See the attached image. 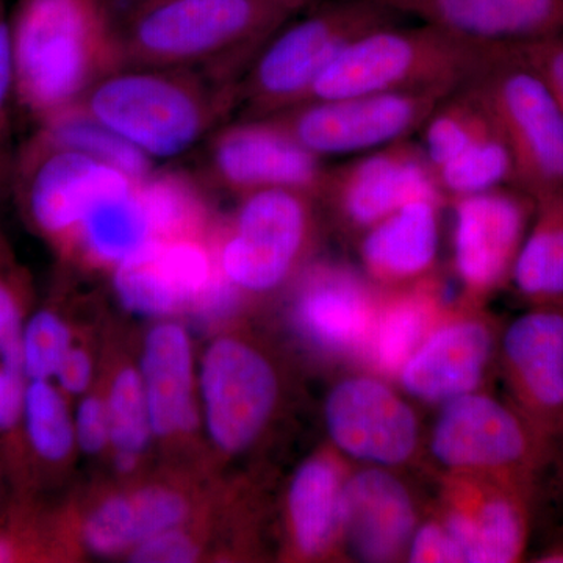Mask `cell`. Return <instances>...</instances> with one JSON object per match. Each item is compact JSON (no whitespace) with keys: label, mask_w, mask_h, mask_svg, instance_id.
<instances>
[{"label":"cell","mask_w":563,"mask_h":563,"mask_svg":"<svg viewBox=\"0 0 563 563\" xmlns=\"http://www.w3.org/2000/svg\"><path fill=\"white\" fill-rule=\"evenodd\" d=\"M10 32L16 106L36 124L125 66L113 0H18Z\"/></svg>","instance_id":"obj_1"},{"label":"cell","mask_w":563,"mask_h":563,"mask_svg":"<svg viewBox=\"0 0 563 563\" xmlns=\"http://www.w3.org/2000/svg\"><path fill=\"white\" fill-rule=\"evenodd\" d=\"M273 0H152L121 24L125 66L191 69L213 63L222 79L246 68L280 25L301 13Z\"/></svg>","instance_id":"obj_2"},{"label":"cell","mask_w":563,"mask_h":563,"mask_svg":"<svg viewBox=\"0 0 563 563\" xmlns=\"http://www.w3.org/2000/svg\"><path fill=\"white\" fill-rule=\"evenodd\" d=\"M239 101V85L203 80L191 69L124 66L81 99L91 118L155 158L190 151Z\"/></svg>","instance_id":"obj_3"},{"label":"cell","mask_w":563,"mask_h":563,"mask_svg":"<svg viewBox=\"0 0 563 563\" xmlns=\"http://www.w3.org/2000/svg\"><path fill=\"white\" fill-rule=\"evenodd\" d=\"M501 46L472 43L428 24L401 22L358 36L344 47L309 99L412 90L455 91L472 81Z\"/></svg>","instance_id":"obj_4"},{"label":"cell","mask_w":563,"mask_h":563,"mask_svg":"<svg viewBox=\"0 0 563 563\" xmlns=\"http://www.w3.org/2000/svg\"><path fill=\"white\" fill-rule=\"evenodd\" d=\"M399 18L374 0H328L298 20L295 14L263 44L239 84L247 118L273 117L306 102L347 44Z\"/></svg>","instance_id":"obj_5"},{"label":"cell","mask_w":563,"mask_h":563,"mask_svg":"<svg viewBox=\"0 0 563 563\" xmlns=\"http://www.w3.org/2000/svg\"><path fill=\"white\" fill-rule=\"evenodd\" d=\"M466 87L512 154L515 185L533 199L563 191V113L539 74L501 46Z\"/></svg>","instance_id":"obj_6"},{"label":"cell","mask_w":563,"mask_h":563,"mask_svg":"<svg viewBox=\"0 0 563 563\" xmlns=\"http://www.w3.org/2000/svg\"><path fill=\"white\" fill-rule=\"evenodd\" d=\"M314 203L317 196L288 188L242 196L214 247L225 280L252 295L282 287L312 244Z\"/></svg>","instance_id":"obj_7"},{"label":"cell","mask_w":563,"mask_h":563,"mask_svg":"<svg viewBox=\"0 0 563 563\" xmlns=\"http://www.w3.org/2000/svg\"><path fill=\"white\" fill-rule=\"evenodd\" d=\"M431 435V453L451 474H484L533 493L548 450L515 406L483 393L443 404Z\"/></svg>","instance_id":"obj_8"},{"label":"cell","mask_w":563,"mask_h":563,"mask_svg":"<svg viewBox=\"0 0 563 563\" xmlns=\"http://www.w3.org/2000/svg\"><path fill=\"white\" fill-rule=\"evenodd\" d=\"M451 92L412 90L310 99L272 118L321 161L351 158L412 140Z\"/></svg>","instance_id":"obj_9"},{"label":"cell","mask_w":563,"mask_h":563,"mask_svg":"<svg viewBox=\"0 0 563 563\" xmlns=\"http://www.w3.org/2000/svg\"><path fill=\"white\" fill-rule=\"evenodd\" d=\"M11 181L36 232L58 244H73L99 203L136 184L113 166L36 136L16 155Z\"/></svg>","instance_id":"obj_10"},{"label":"cell","mask_w":563,"mask_h":563,"mask_svg":"<svg viewBox=\"0 0 563 563\" xmlns=\"http://www.w3.org/2000/svg\"><path fill=\"white\" fill-rule=\"evenodd\" d=\"M198 393L211 442L222 453L236 454L257 442L272 420L279 380L257 347L221 336L203 352Z\"/></svg>","instance_id":"obj_11"},{"label":"cell","mask_w":563,"mask_h":563,"mask_svg":"<svg viewBox=\"0 0 563 563\" xmlns=\"http://www.w3.org/2000/svg\"><path fill=\"white\" fill-rule=\"evenodd\" d=\"M421 198L444 196L437 187L424 152L412 140L325 168L317 195L344 231L358 236L406 203Z\"/></svg>","instance_id":"obj_12"},{"label":"cell","mask_w":563,"mask_h":563,"mask_svg":"<svg viewBox=\"0 0 563 563\" xmlns=\"http://www.w3.org/2000/svg\"><path fill=\"white\" fill-rule=\"evenodd\" d=\"M209 169L213 181L240 198L272 188L317 196L325 173L324 161L272 117L246 118L214 133Z\"/></svg>","instance_id":"obj_13"},{"label":"cell","mask_w":563,"mask_h":563,"mask_svg":"<svg viewBox=\"0 0 563 563\" xmlns=\"http://www.w3.org/2000/svg\"><path fill=\"white\" fill-rule=\"evenodd\" d=\"M453 262L466 292L488 295L512 276L536 199L507 185L453 199Z\"/></svg>","instance_id":"obj_14"},{"label":"cell","mask_w":563,"mask_h":563,"mask_svg":"<svg viewBox=\"0 0 563 563\" xmlns=\"http://www.w3.org/2000/svg\"><path fill=\"white\" fill-rule=\"evenodd\" d=\"M499 344L514 406L550 455L563 435V307H533L507 325Z\"/></svg>","instance_id":"obj_15"},{"label":"cell","mask_w":563,"mask_h":563,"mask_svg":"<svg viewBox=\"0 0 563 563\" xmlns=\"http://www.w3.org/2000/svg\"><path fill=\"white\" fill-rule=\"evenodd\" d=\"M217 250L199 235L152 239L113 268V288L125 309L173 317L198 309L222 279Z\"/></svg>","instance_id":"obj_16"},{"label":"cell","mask_w":563,"mask_h":563,"mask_svg":"<svg viewBox=\"0 0 563 563\" xmlns=\"http://www.w3.org/2000/svg\"><path fill=\"white\" fill-rule=\"evenodd\" d=\"M324 421L343 454L383 468L410 461L420 444L412 407L372 376L340 380L325 399Z\"/></svg>","instance_id":"obj_17"},{"label":"cell","mask_w":563,"mask_h":563,"mask_svg":"<svg viewBox=\"0 0 563 563\" xmlns=\"http://www.w3.org/2000/svg\"><path fill=\"white\" fill-rule=\"evenodd\" d=\"M453 474L442 523L461 548L463 562L512 563L523 558L532 492L509 481Z\"/></svg>","instance_id":"obj_18"},{"label":"cell","mask_w":563,"mask_h":563,"mask_svg":"<svg viewBox=\"0 0 563 563\" xmlns=\"http://www.w3.org/2000/svg\"><path fill=\"white\" fill-rule=\"evenodd\" d=\"M459 38L514 46L563 31V0H374Z\"/></svg>","instance_id":"obj_19"},{"label":"cell","mask_w":563,"mask_h":563,"mask_svg":"<svg viewBox=\"0 0 563 563\" xmlns=\"http://www.w3.org/2000/svg\"><path fill=\"white\" fill-rule=\"evenodd\" d=\"M496 351L490 322L453 318L433 325L398 373L404 390L424 402L446 404L483 384Z\"/></svg>","instance_id":"obj_20"},{"label":"cell","mask_w":563,"mask_h":563,"mask_svg":"<svg viewBox=\"0 0 563 563\" xmlns=\"http://www.w3.org/2000/svg\"><path fill=\"white\" fill-rule=\"evenodd\" d=\"M417 510L406 485L383 466L344 481L342 537L365 562H391L407 554Z\"/></svg>","instance_id":"obj_21"},{"label":"cell","mask_w":563,"mask_h":563,"mask_svg":"<svg viewBox=\"0 0 563 563\" xmlns=\"http://www.w3.org/2000/svg\"><path fill=\"white\" fill-rule=\"evenodd\" d=\"M376 312V299L365 282L336 265L318 266L307 274L292 309L302 335L332 354L365 347Z\"/></svg>","instance_id":"obj_22"},{"label":"cell","mask_w":563,"mask_h":563,"mask_svg":"<svg viewBox=\"0 0 563 563\" xmlns=\"http://www.w3.org/2000/svg\"><path fill=\"white\" fill-rule=\"evenodd\" d=\"M443 202L417 199L362 233L358 252L369 279L398 290L429 279L439 257Z\"/></svg>","instance_id":"obj_23"},{"label":"cell","mask_w":563,"mask_h":563,"mask_svg":"<svg viewBox=\"0 0 563 563\" xmlns=\"http://www.w3.org/2000/svg\"><path fill=\"white\" fill-rule=\"evenodd\" d=\"M152 433L162 439L198 426L195 355L190 333L179 322L155 324L144 340L140 366Z\"/></svg>","instance_id":"obj_24"},{"label":"cell","mask_w":563,"mask_h":563,"mask_svg":"<svg viewBox=\"0 0 563 563\" xmlns=\"http://www.w3.org/2000/svg\"><path fill=\"white\" fill-rule=\"evenodd\" d=\"M187 499L166 487H144L110 496L85 521L81 536L91 553H131L141 542L169 529L181 528L187 518Z\"/></svg>","instance_id":"obj_25"},{"label":"cell","mask_w":563,"mask_h":563,"mask_svg":"<svg viewBox=\"0 0 563 563\" xmlns=\"http://www.w3.org/2000/svg\"><path fill=\"white\" fill-rule=\"evenodd\" d=\"M344 477L339 462L313 455L302 463L288 488V521L296 550L317 558L342 536Z\"/></svg>","instance_id":"obj_26"},{"label":"cell","mask_w":563,"mask_h":563,"mask_svg":"<svg viewBox=\"0 0 563 563\" xmlns=\"http://www.w3.org/2000/svg\"><path fill=\"white\" fill-rule=\"evenodd\" d=\"M510 280L533 306H562L563 191L536 199Z\"/></svg>","instance_id":"obj_27"},{"label":"cell","mask_w":563,"mask_h":563,"mask_svg":"<svg viewBox=\"0 0 563 563\" xmlns=\"http://www.w3.org/2000/svg\"><path fill=\"white\" fill-rule=\"evenodd\" d=\"M429 282L399 288L384 306H377L365 346L377 372L396 376L437 324L439 296Z\"/></svg>","instance_id":"obj_28"},{"label":"cell","mask_w":563,"mask_h":563,"mask_svg":"<svg viewBox=\"0 0 563 563\" xmlns=\"http://www.w3.org/2000/svg\"><path fill=\"white\" fill-rule=\"evenodd\" d=\"M152 239L150 217L136 181L129 190L99 203L81 222L73 244L90 261L114 268Z\"/></svg>","instance_id":"obj_29"},{"label":"cell","mask_w":563,"mask_h":563,"mask_svg":"<svg viewBox=\"0 0 563 563\" xmlns=\"http://www.w3.org/2000/svg\"><path fill=\"white\" fill-rule=\"evenodd\" d=\"M20 276L0 236V437L21 432V409L27 376L22 357L25 324Z\"/></svg>","instance_id":"obj_30"},{"label":"cell","mask_w":563,"mask_h":563,"mask_svg":"<svg viewBox=\"0 0 563 563\" xmlns=\"http://www.w3.org/2000/svg\"><path fill=\"white\" fill-rule=\"evenodd\" d=\"M33 136L54 146L81 152L88 157L120 169L136 181L143 180L154 172L152 158L96 121L79 106L70 107L41 122L38 131Z\"/></svg>","instance_id":"obj_31"},{"label":"cell","mask_w":563,"mask_h":563,"mask_svg":"<svg viewBox=\"0 0 563 563\" xmlns=\"http://www.w3.org/2000/svg\"><path fill=\"white\" fill-rule=\"evenodd\" d=\"M21 432L32 454L51 465L65 462L77 448L74 413L65 393L54 380H27L22 398Z\"/></svg>","instance_id":"obj_32"},{"label":"cell","mask_w":563,"mask_h":563,"mask_svg":"<svg viewBox=\"0 0 563 563\" xmlns=\"http://www.w3.org/2000/svg\"><path fill=\"white\" fill-rule=\"evenodd\" d=\"M433 177L448 202L507 185L517 187L512 154L498 128L470 144Z\"/></svg>","instance_id":"obj_33"},{"label":"cell","mask_w":563,"mask_h":563,"mask_svg":"<svg viewBox=\"0 0 563 563\" xmlns=\"http://www.w3.org/2000/svg\"><path fill=\"white\" fill-rule=\"evenodd\" d=\"M195 181L180 172H152L140 180L154 239L201 233L206 203Z\"/></svg>","instance_id":"obj_34"},{"label":"cell","mask_w":563,"mask_h":563,"mask_svg":"<svg viewBox=\"0 0 563 563\" xmlns=\"http://www.w3.org/2000/svg\"><path fill=\"white\" fill-rule=\"evenodd\" d=\"M106 402L114 455L140 459L154 437L140 369L122 368L110 384Z\"/></svg>","instance_id":"obj_35"},{"label":"cell","mask_w":563,"mask_h":563,"mask_svg":"<svg viewBox=\"0 0 563 563\" xmlns=\"http://www.w3.org/2000/svg\"><path fill=\"white\" fill-rule=\"evenodd\" d=\"M74 346L73 332L60 314L38 310L25 320L22 357L27 380H54L63 358Z\"/></svg>","instance_id":"obj_36"},{"label":"cell","mask_w":563,"mask_h":563,"mask_svg":"<svg viewBox=\"0 0 563 563\" xmlns=\"http://www.w3.org/2000/svg\"><path fill=\"white\" fill-rule=\"evenodd\" d=\"M16 107L10 13L5 0H0V191L13 179L16 155L11 147V121Z\"/></svg>","instance_id":"obj_37"},{"label":"cell","mask_w":563,"mask_h":563,"mask_svg":"<svg viewBox=\"0 0 563 563\" xmlns=\"http://www.w3.org/2000/svg\"><path fill=\"white\" fill-rule=\"evenodd\" d=\"M512 47L539 74L563 113V31Z\"/></svg>","instance_id":"obj_38"},{"label":"cell","mask_w":563,"mask_h":563,"mask_svg":"<svg viewBox=\"0 0 563 563\" xmlns=\"http://www.w3.org/2000/svg\"><path fill=\"white\" fill-rule=\"evenodd\" d=\"M74 432L81 453L101 454L110 446V420L106 399L95 395L81 396L74 413Z\"/></svg>","instance_id":"obj_39"},{"label":"cell","mask_w":563,"mask_h":563,"mask_svg":"<svg viewBox=\"0 0 563 563\" xmlns=\"http://www.w3.org/2000/svg\"><path fill=\"white\" fill-rule=\"evenodd\" d=\"M136 563H191L198 561L199 547L180 528L155 533L129 553Z\"/></svg>","instance_id":"obj_40"},{"label":"cell","mask_w":563,"mask_h":563,"mask_svg":"<svg viewBox=\"0 0 563 563\" xmlns=\"http://www.w3.org/2000/svg\"><path fill=\"white\" fill-rule=\"evenodd\" d=\"M407 558L415 563L463 562L461 548L442 520L429 521L415 529Z\"/></svg>","instance_id":"obj_41"},{"label":"cell","mask_w":563,"mask_h":563,"mask_svg":"<svg viewBox=\"0 0 563 563\" xmlns=\"http://www.w3.org/2000/svg\"><path fill=\"white\" fill-rule=\"evenodd\" d=\"M92 380V362L84 347H70L55 374L54 383L66 396H84Z\"/></svg>","instance_id":"obj_42"},{"label":"cell","mask_w":563,"mask_h":563,"mask_svg":"<svg viewBox=\"0 0 563 563\" xmlns=\"http://www.w3.org/2000/svg\"><path fill=\"white\" fill-rule=\"evenodd\" d=\"M553 463H555V468H558V483L561 485L563 490V435L558 440V442H555L554 446L551 448L544 468H547L548 465H553Z\"/></svg>","instance_id":"obj_43"},{"label":"cell","mask_w":563,"mask_h":563,"mask_svg":"<svg viewBox=\"0 0 563 563\" xmlns=\"http://www.w3.org/2000/svg\"><path fill=\"white\" fill-rule=\"evenodd\" d=\"M542 562H563V544H558L540 559Z\"/></svg>","instance_id":"obj_44"},{"label":"cell","mask_w":563,"mask_h":563,"mask_svg":"<svg viewBox=\"0 0 563 563\" xmlns=\"http://www.w3.org/2000/svg\"><path fill=\"white\" fill-rule=\"evenodd\" d=\"M273 2L285 3V5L299 7V9H306L312 0H273Z\"/></svg>","instance_id":"obj_45"},{"label":"cell","mask_w":563,"mask_h":563,"mask_svg":"<svg viewBox=\"0 0 563 563\" xmlns=\"http://www.w3.org/2000/svg\"><path fill=\"white\" fill-rule=\"evenodd\" d=\"M131 2L133 3V7H139L141 3L152 2V0H131Z\"/></svg>","instance_id":"obj_46"},{"label":"cell","mask_w":563,"mask_h":563,"mask_svg":"<svg viewBox=\"0 0 563 563\" xmlns=\"http://www.w3.org/2000/svg\"><path fill=\"white\" fill-rule=\"evenodd\" d=\"M561 307H563V303H562V306H561Z\"/></svg>","instance_id":"obj_47"}]
</instances>
